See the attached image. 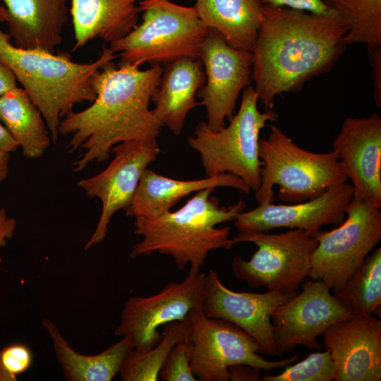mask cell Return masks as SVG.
Masks as SVG:
<instances>
[{"label": "cell", "instance_id": "6da1fadb", "mask_svg": "<svg viewBox=\"0 0 381 381\" xmlns=\"http://www.w3.org/2000/svg\"><path fill=\"white\" fill-rule=\"evenodd\" d=\"M347 28L333 11L318 14L262 4L252 51V80L265 110L274 98L327 71L346 46Z\"/></svg>", "mask_w": 381, "mask_h": 381}, {"label": "cell", "instance_id": "7a4b0ae2", "mask_svg": "<svg viewBox=\"0 0 381 381\" xmlns=\"http://www.w3.org/2000/svg\"><path fill=\"white\" fill-rule=\"evenodd\" d=\"M163 72L159 64L147 69L110 61L95 75L96 97L87 108L65 116L59 135H71L68 151L82 150L73 171L109 159L115 145L132 140L157 139L163 127L149 105Z\"/></svg>", "mask_w": 381, "mask_h": 381}, {"label": "cell", "instance_id": "3957f363", "mask_svg": "<svg viewBox=\"0 0 381 381\" xmlns=\"http://www.w3.org/2000/svg\"><path fill=\"white\" fill-rule=\"evenodd\" d=\"M213 190L207 188L197 192L176 211L152 218L135 217L134 233L143 239L133 246L130 257L134 259L158 252L171 256L180 270L190 264L188 272L196 274L210 251L231 249L234 243L229 237L230 227L216 225L233 221L246 205L240 200L227 207L220 206L217 199L210 196Z\"/></svg>", "mask_w": 381, "mask_h": 381}, {"label": "cell", "instance_id": "277c9868", "mask_svg": "<svg viewBox=\"0 0 381 381\" xmlns=\"http://www.w3.org/2000/svg\"><path fill=\"white\" fill-rule=\"evenodd\" d=\"M115 54L104 45L94 61L78 63L65 53L17 47L10 35L0 28V61L11 71L39 109L54 143L59 136L61 121L74 106L94 101L93 78L117 57Z\"/></svg>", "mask_w": 381, "mask_h": 381}, {"label": "cell", "instance_id": "5b68a950", "mask_svg": "<svg viewBox=\"0 0 381 381\" xmlns=\"http://www.w3.org/2000/svg\"><path fill=\"white\" fill-rule=\"evenodd\" d=\"M259 157L261 182L255 191L259 204L274 202L275 185L279 186L282 201L297 203L317 198L349 179L334 151L304 150L277 126L271 128L267 138L260 139Z\"/></svg>", "mask_w": 381, "mask_h": 381}, {"label": "cell", "instance_id": "8992f818", "mask_svg": "<svg viewBox=\"0 0 381 381\" xmlns=\"http://www.w3.org/2000/svg\"><path fill=\"white\" fill-rule=\"evenodd\" d=\"M142 22L123 37L109 43L119 53V64L140 66L165 64L180 58L199 59L208 32L194 8L170 0H140Z\"/></svg>", "mask_w": 381, "mask_h": 381}, {"label": "cell", "instance_id": "52a82bcc", "mask_svg": "<svg viewBox=\"0 0 381 381\" xmlns=\"http://www.w3.org/2000/svg\"><path fill=\"white\" fill-rule=\"evenodd\" d=\"M258 96L253 87L243 92L238 112L231 118L227 126L210 128L206 122H200L188 144L199 155L207 176L231 174L240 178L251 190L260 186L259 141L260 131L269 121L277 119L272 109L261 112L258 108Z\"/></svg>", "mask_w": 381, "mask_h": 381}, {"label": "cell", "instance_id": "ba28073f", "mask_svg": "<svg viewBox=\"0 0 381 381\" xmlns=\"http://www.w3.org/2000/svg\"><path fill=\"white\" fill-rule=\"evenodd\" d=\"M254 243L258 250L246 261L236 255L231 263L236 278L253 289L265 286L282 293L298 291L309 277L311 255L318 242L304 230L290 229L280 234L265 231H240L232 238Z\"/></svg>", "mask_w": 381, "mask_h": 381}, {"label": "cell", "instance_id": "9c48e42d", "mask_svg": "<svg viewBox=\"0 0 381 381\" xmlns=\"http://www.w3.org/2000/svg\"><path fill=\"white\" fill-rule=\"evenodd\" d=\"M186 338L189 363L200 381H227L229 368L244 364L260 370L284 368L298 359L297 353L279 361H268L259 353V342L238 326L222 319L205 315L201 310L188 314Z\"/></svg>", "mask_w": 381, "mask_h": 381}, {"label": "cell", "instance_id": "30bf717a", "mask_svg": "<svg viewBox=\"0 0 381 381\" xmlns=\"http://www.w3.org/2000/svg\"><path fill=\"white\" fill-rule=\"evenodd\" d=\"M309 277L339 291L381 239V210L353 200L338 227L319 231Z\"/></svg>", "mask_w": 381, "mask_h": 381}, {"label": "cell", "instance_id": "8fae6325", "mask_svg": "<svg viewBox=\"0 0 381 381\" xmlns=\"http://www.w3.org/2000/svg\"><path fill=\"white\" fill-rule=\"evenodd\" d=\"M205 279V273L188 272L183 282L168 283L157 294L128 298L114 334L128 337L134 349L153 347L162 337L159 327L185 319L192 310H202Z\"/></svg>", "mask_w": 381, "mask_h": 381}, {"label": "cell", "instance_id": "7c38bea8", "mask_svg": "<svg viewBox=\"0 0 381 381\" xmlns=\"http://www.w3.org/2000/svg\"><path fill=\"white\" fill-rule=\"evenodd\" d=\"M160 152L157 139L121 143L112 147L111 153L114 157L103 171L78 182L87 197L99 198L102 205L85 250L105 238L113 215L131 204L144 171Z\"/></svg>", "mask_w": 381, "mask_h": 381}, {"label": "cell", "instance_id": "4fadbf2b", "mask_svg": "<svg viewBox=\"0 0 381 381\" xmlns=\"http://www.w3.org/2000/svg\"><path fill=\"white\" fill-rule=\"evenodd\" d=\"M353 316L323 282L310 279L304 282L301 292L271 314L277 356H283L297 346L321 349L318 337L337 322Z\"/></svg>", "mask_w": 381, "mask_h": 381}, {"label": "cell", "instance_id": "5bb4252c", "mask_svg": "<svg viewBox=\"0 0 381 381\" xmlns=\"http://www.w3.org/2000/svg\"><path fill=\"white\" fill-rule=\"evenodd\" d=\"M252 52L229 45L216 30L209 29L199 59L206 83L198 92L206 111L207 126L218 130L233 116L241 91L252 80Z\"/></svg>", "mask_w": 381, "mask_h": 381}, {"label": "cell", "instance_id": "9a60e30c", "mask_svg": "<svg viewBox=\"0 0 381 381\" xmlns=\"http://www.w3.org/2000/svg\"><path fill=\"white\" fill-rule=\"evenodd\" d=\"M297 292H237L226 287L216 272L210 270L205 279L202 311L205 316L228 321L251 335L261 345L263 353L277 356L272 336L271 314Z\"/></svg>", "mask_w": 381, "mask_h": 381}, {"label": "cell", "instance_id": "2e32d148", "mask_svg": "<svg viewBox=\"0 0 381 381\" xmlns=\"http://www.w3.org/2000/svg\"><path fill=\"white\" fill-rule=\"evenodd\" d=\"M353 188L347 181L331 188L320 196L291 205L259 204L234 217L239 231L268 232L277 228L302 229L315 236L325 224L339 226L346 217Z\"/></svg>", "mask_w": 381, "mask_h": 381}, {"label": "cell", "instance_id": "e0dca14e", "mask_svg": "<svg viewBox=\"0 0 381 381\" xmlns=\"http://www.w3.org/2000/svg\"><path fill=\"white\" fill-rule=\"evenodd\" d=\"M332 150L352 181L353 200L381 208V118H346Z\"/></svg>", "mask_w": 381, "mask_h": 381}, {"label": "cell", "instance_id": "ac0fdd59", "mask_svg": "<svg viewBox=\"0 0 381 381\" xmlns=\"http://www.w3.org/2000/svg\"><path fill=\"white\" fill-rule=\"evenodd\" d=\"M332 359L333 381L381 380V321L373 315L337 322L324 333Z\"/></svg>", "mask_w": 381, "mask_h": 381}, {"label": "cell", "instance_id": "d6986e66", "mask_svg": "<svg viewBox=\"0 0 381 381\" xmlns=\"http://www.w3.org/2000/svg\"><path fill=\"white\" fill-rule=\"evenodd\" d=\"M11 42L17 47L54 52L62 42L68 0H1Z\"/></svg>", "mask_w": 381, "mask_h": 381}, {"label": "cell", "instance_id": "ffe728a7", "mask_svg": "<svg viewBox=\"0 0 381 381\" xmlns=\"http://www.w3.org/2000/svg\"><path fill=\"white\" fill-rule=\"evenodd\" d=\"M217 187L236 188L250 193V188L238 176L225 173L205 179L179 180L159 175L146 169L131 204L126 207V217H156L168 211L184 197L207 188Z\"/></svg>", "mask_w": 381, "mask_h": 381}, {"label": "cell", "instance_id": "44dd1931", "mask_svg": "<svg viewBox=\"0 0 381 381\" xmlns=\"http://www.w3.org/2000/svg\"><path fill=\"white\" fill-rule=\"evenodd\" d=\"M164 65L151 99L155 104L152 111L163 126L179 135L188 112L200 104L195 96L205 75L200 59L180 58Z\"/></svg>", "mask_w": 381, "mask_h": 381}, {"label": "cell", "instance_id": "7402d4cb", "mask_svg": "<svg viewBox=\"0 0 381 381\" xmlns=\"http://www.w3.org/2000/svg\"><path fill=\"white\" fill-rule=\"evenodd\" d=\"M140 0H70L74 33L73 51L95 39L111 43L137 25Z\"/></svg>", "mask_w": 381, "mask_h": 381}, {"label": "cell", "instance_id": "603a6c76", "mask_svg": "<svg viewBox=\"0 0 381 381\" xmlns=\"http://www.w3.org/2000/svg\"><path fill=\"white\" fill-rule=\"evenodd\" d=\"M262 6L259 0H196L194 8L202 23L220 33L229 45L252 52Z\"/></svg>", "mask_w": 381, "mask_h": 381}, {"label": "cell", "instance_id": "cb8c5ba5", "mask_svg": "<svg viewBox=\"0 0 381 381\" xmlns=\"http://www.w3.org/2000/svg\"><path fill=\"white\" fill-rule=\"evenodd\" d=\"M42 325L49 333L57 360L65 377L69 381H110L119 373L128 353L133 349L131 340L123 338L95 355L80 353L71 347L56 326L44 318Z\"/></svg>", "mask_w": 381, "mask_h": 381}, {"label": "cell", "instance_id": "d4e9b609", "mask_svg": "<svg viewBox=\"0 0 381 381\" xmlns=\"http://www.w3.org/2000/svg\"><path fill=\"white\" fill-rule=\"evenodd\" d=\"M0 121L28 159L41 157L50 145L44 119L23 87L0 97Z\"/></svg>", "mask_w": 381, "mask_h": 381}, {"label": "cell", "instance_id": "484cf974", "mask_svg": "<svg viewBox=\"0 0 381 381\" xmlns=\"http://www.w3.org/2000/svg\"><path fill=\"white\" fill-rule=\"evenodd\" d=\"M160 341L146 349L133 348L126 355L121 370L122 381H156L159 370L171 349L179 342L186 339L189 330L188 316L182 320L164 325Z\"/></svg>", "mask_w": 381, "mask_h": 381}, {"label": "cell", "instance_id": "4316f807", "mask_svg": "<svg viewBox=\"0 0 381 381\" xmlns=\"http://www.w3.org/2000/svg\"><path fill=\"white\" fill-rule=\"evenodd\" d=\"M354 316L373 315L381 306V248L367 256L344 286L334 294Z\"/></svg>", "mask_w": 381, "mask_h": 381}, {"label": "cell", "instance_id": "83f0119b", "mask_svg": "<svg viewBox=\"0 0 381 381\" xmlns=\"http://www.w3.org/2000/svg\"><path fill=\"white\" fill-rule=\"evenodd\" d=\"M347 28L346 44L381 47V0H322Z\"/></svg>", "mask_w": 381, "mask_h": 381}, {"label": "cell", "instance_id": "f1b7e54d", "mask_svg": "<svg viewBox=\"0 0 381 381\" xmlns=\"http://www.w3.org/2000/svg\"><path fill=\"white\" fill-rule=\"evenodd\" d=\"M334 367L328 351L310 353L277 375L264 376L262 381H333Z\"/></svg>", "mask_w": 381, "mask_h": 381}, {"label": "cell", "instance_id": "f546056e", "mask_svg": "<svg viewBox=\"0 0 381 381\" xmlns=\"http://www.w3.org/2000/svg\"><path fill=\"white\" fill-rule=\"evenodd\" d=\"M164 381H197L189 363L186 339L176 344L169 351L159 373Z\"/></svg>", "mask_w": 381, "mask_h": 381}, {"label": "cell", "instance_id": "4dcf8cb0", "mask_svg": "<svg viewBox=\"0 0 381 381\" xmlns=\"http://www.w3.org/2000/svg\"><path fill=\"white\" fill-rule=\"evenodd\" d=\"M32 363V351L25 344H11L0 351V368L7 381H16L17 376L26 372Z\"/></svg>", "mask_w": 381, "mask_h": 381}, {"label": "cell", "instance_id": "1f68e13d", "mask_svg": "<svg viewBox=\"0 0 381 381\" xmlns=\"http://www.w3.org/2000/svg\"><path fill=\"white\" fill-rule=\"evenodd\" d=\"M262 4L287 7L313 13H325L329 10L322 0H259Z\"/></svg>", "mask_w": 381, "mask_h": 381}, {"label": "cell", "instance_id": "d6a6232c", "mask_svg": "<svg viewBox=\"0 0 381 381\" xmlns=\"http://www.w3.org/2000/svg\"><path fill=\"white\" fill-rule=\"evenodd\" d=\"M373 78V96L377 107H381V49H368Z\"/></svg>", "mask_w": 381, "mask_h": 381}, {"label": "cell", "instance_id": "836d02e7", "mask_svg": "<svg viewBox=\"0 0 381 381\" xmlns=\"http://www.w3.org/2000/svg\"><path fill=\"white\" fill-rule=\"evenodd\" d=\"M229 380L232 381L260 380V369L244 364H236L229 368Z\"/></svg>", "mask_w": 381, "mask_h": 381}, {"label": "cell", "instance_id": "e575fe53", "mask_svg": "<svg viewBox=\"0 0 381 381\" xmlns=\"http://www.w3.org/2000/svg\"><path fill=\"white\" fill-rule=\"evenodd\" d=\"M16 228V220L7 215L5 208H0V249L6 244L7 239L12 238ZM2 258L0 255V264Z\"/></svg>", "mask_w": 381, "mask_h": 381}, {"label": "cell", "instance_id": "d590c367", "mask_svg": "<svg viewBox=\"0 0 381 381\" xmlns=\"http://www.w3.org/2000/svg\"><path fill=\"white\" fill-rule=\"evenodd\" d=\"M16 81L11 71L0 61V97L16 87Z\"/></svg>", "mask_w": 381, "mask_h": 381}, {"label": "cell", "instance_id": "8d00e7d4", "mask_svg": "<svg viewBox=\"0 0 381 381\" xmlns=\"http://www.w3.org/2000/svg\"><path fill=\"white\" fill-rule=\"evenodd\" d=\"M19 145L11 137L5 126L0 123V148L8 152H15Z\"/></svg>", "mask_w": 381, "mask_h": 381}, {"label": "cell", "instance_id": "74e56055", "mask_svg": "<svg viewBox=\"0 0 381 381\" xmlns=\"http://www.w3.org/2000/svg\"><path fill=\"white\" fill-rule=\"evenodd\" d=\"M10 152L0 148V184L9 173Z\"/></svg>", "mask_w": 381, "mask_h": 381}, {"label": "cell", "instance_id": "f35d334b", "mask_svg": "<svg viewBox=\"0 0 381 381\" xmlns=\"http://www.w3.org/2000/svg\"><path fill=\"white\" fill-rule=\"evenodd\" d=\"M8 20V14L5 7L0 1V23H6Z\"/></svg>", "mask_w": 381, "mask_h": 381}]
</instances>
